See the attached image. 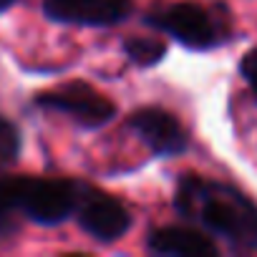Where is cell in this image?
Segmentation results:
<instances>
[{
    "instance_id": "obj_6",
    "label": "cell",
    "mask_w": 257,
    "mask_h": 257,
    "mask_svg": "<svg viewBox=\"0 0 257 257\" xmlns=\"http://www.w3.org/2000/svg\"><path fill=\"white\" fill-rule=\"evenodd\" d=\"M134 11V0H43V13L53 23L108 28L123 23Z\"/></svg>"
},
{
    "instance_id": "obj_3",
    "label": "cell",
    "mask_w": 257,
    "mask_h": 257,
    "mask_svg": "<svg viewBox=\"0 0 257 257\" xmlns=\"http://www.w3.org/2000/svg\"><path fill=\"white\" fill-rule=\"evenodd\" d=\"M13 179H16V207L31 222L53 227L73 217L78 182L43 179V177H13Z\"/></svg>"
},
{
    "instance_id": "obj_4",
    "label": "cell",
    "mask_w": 257,
    "mask_h": 257,
    "mask_svg": "<svg viewBox=\"0 0 257 257\" xmlns=\"http://www.w3.org/2000/svg\"><path fill=\"white\" fill-rule=\"evenodd\" d=\"M73 217H76L78 227L98 242H116L132 229V214H128V209L116 197H111L103 189L91 187L86 182H78Z\"/></svg>"
},
{
    "instance_id": "obj_9",
    "label": "cell",
    "mask_w": 257,
    "mask_h": 257,
    "mask_svg": "<svg viewBox=\"0 0 257 257\" xmlns=\"http://www.w3.org/2000/svg\"><path fill=\"white\" fill-rule=\"evenodd\" d=\"M123 53L139 68H152L167 56V43L157 36H132L123 41Z\"/></svg>"
},
{
    "instance_id": "obj_12",
    "label": "cell",
    "mask_w": 257,
    "mask_h": 257,
    "mask_svg": "<svg viewBox=\"0 0 257 257\" xmlns=\"http://www.w3.org/2000/svg\"><path fill=\"white\" fill-rule=\"evenodd\" d=\"M239 73H242L244 83L249 86V91H252V96H254V101H257V48H249V51L242 56V61H239Z\"/></svg>"
},
{
    "instance_id": "obj_13",
    "label": "cell",
    "mask_w": 257,
    "mask_h": 257,
    "mask_svg": "<svg viewBox=\"0 0 257 257\" xmlns=\"http://www.w3.org/2000/svg\"><path fill=\"white\" fill-rule=\"evenodd\" d=\"M18 3V0H0V13H3V11H8L11 6H16Z\"/></svg>"
},
{
    "instance_id": "obj_10",
    "label": "cell",
    "mask_w": 257,
    "mask_h": 257,
    "mask_svg": "<svg viewBox=\"0 0 257 257\" xmlns=\"http://www.w3.org/2000/svg\"><path fill=\"white\" fill-rule=\"evenodd\" d=\"M21 147H23V139H21L18 126L0 116V164H13L21 157Z\"/></svg>"
},
{
    "instance_id": "obj_7",
    "label": "cell",
    "mask_w": 257,
    "mask_h": 257,
    "mask_svg": "<svg viewBox=\"0 0 257 257\" xmlns=\"http://www.w3.org/2000/svg\"><path fill=\"white\" fill-rule=\"evenodd\" d=\"M128 128L157 157H179L189 147V137L182 121L159 106H147L134 111L128 116Z\"/></svg>"
},
{
    "instance_id": "obj_8",
    "label": "cell",
    "mask_w": 257,
    "mask_h": 257,
    "mask_svg": "<svg viewBox=\"0 0 257 257\" xmlns=\"http://www.w3.org/2000/svg\"><path fill=\"white\" fill-rule=\"evenodd\" d=\"M147 249L162 257H214L219 249L204 229L192 227H159L147 237Z\"/></svg>"
},
{
    "instance_id": "obj_5",
    "label": "cell",
    "mask_w": 257,
    "mask_h": 257,
    "mask_svg": "<svg viewBox=\"0 0 257 257\" xmlns=\"http://www.w3.org/2000/svg\"><path fill=\"white\" fill-rule=\"evenodd\" d=\"M41 108L56 111L76 121L81 128H101L116 116V103L83 81H71L36 98Z\"/></svg>"
},
{
    "instance_id": "obj_11",
    "label": "cell",
    "mask_w": 257,
    "mask_h": 257,
    "mask_svg": "<svg viewBox=\"0 0 257 257\" xmlns=\"http://www.w3.org/2000/svg\"><path fill=\"white\" fill-rule=\"evenodd\" d=\"M18 212L16 207V179L0 177V229L11 227V217Z\"/></svg>"
},
{
    "instance_id": "obj_2",
    "label": "cell",
    "mask_w": 257,
    "mask_h": 257,
    "mask_svg": "<svg viewBox=\"0 0 257 257\" xmlns=\"http://www.w3.org/2000/svg\"><path fill=\"white\" fill-rule=\"evenodd\" d=\"M144 23L159 33L172 36L189 51H212L232 38V26L227 16L214 8L192 3V0H159L144 13Z\"/></svg>"
},
{
    "instance_id": "obj_1",
    "label": "cell",
    "mask_w": 257,
    "mask_h": 257,
    "mask_svg": "<svg viewBox=\"0 0 257 257\" xmlns=\"http://www.w3.org/2000/svg\"><path fill=\"white\" fill-rule=\"evenodd\" d=\"M177 212L239 249H257V204L234 184L187 174L177 184Z\"/></svg>"
}]
</instances>
